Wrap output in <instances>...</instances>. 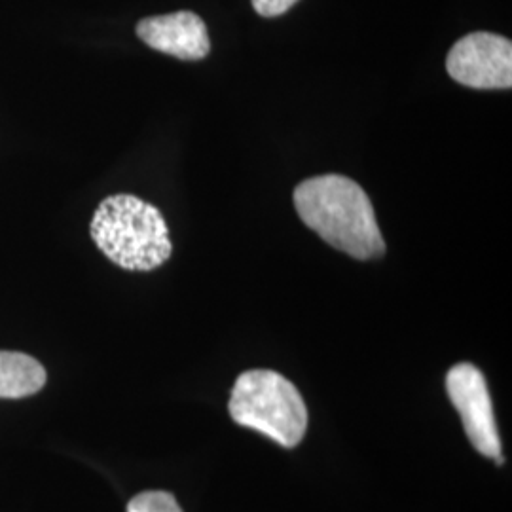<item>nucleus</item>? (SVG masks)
<instances>
[{"label": "nucleus", "mask_w": 512, "mask_h": 512, "mask_svg": "<svg viewBox=\"0 0 512 512\" xmlns=\"http://www.w3.org/2000/svg\"><path fill=\"white\" fill-rule=\"evenodd\" d=\"M294 207L302 222L334 249L357 260L385 255V241L365 190L344 175L298 184Z\"/></svg>", "instance_id": "1"}, {"label": "nucleus", "mask_w": 512, "mask_h": 512, "mask_svg": "<svg viewBox=\"0 0 512 512\" xmlns=\"http://www.w3.org/2000/svg\"><path fill=\"white\" fill-rule=\"evenodd\" d=\"M90 234L99 251L128 272H152L173 253L160 209L131 194L103 200L93 215Z\"/></svg>", "instance_id": "2"}, {"label": "nucleus", "mask_w": 512, "mask_h": 512, "mask_svg": "<svg viewBox=\"0 0 512 512\" xmlns=\"http://www.w3.org/2000/svg\"><path fill=\"white\" fill-rule=\"evenodd\" d=\"M230 416L285 448H294L308 429V408L300 391L274 370H249L239 376L230 397Z\"/></svg>", "instance_id": "3"}, {"label": "nucleus", "mask_w": 512, "mask_h": 512, "mask_svg": "<svg viewBox=\"0 0 512 512\" xmlns=\"http://www.w3.org/2000/svg\"><path fill=\"white\" fill-rule=\"evenodd\" d=\"M446 69L467 88L511 90L512 42L494 33H471L454 44Z\"/></svg>", "instance_id": "4"}, {"label": "nucleus", "mask_w": 512, "mask_h": 512, "mask_svg": "<svg viewBox=\"0 0 512 512\" xmlns=\"http://www.w3.org/2000/svg\"><path fill=\"white\" fill-rule=\"evenodd\" d=\"M446 389L461 416L463 429L471 444L482 456L503 463L494 406L484 374L471 363H461L448 372Z\"/></svg>", "instance_id": "5"}, {"label": "nucleus", "mask_w": 512, "mask_h": 512, "mask_svg": "<svg viewBox=\"0 0 512 512\" xmlns=\"http://www.w3.org/2000/svg\"><path fill=\"white\" fill-rule=\"evenodd\" d=\"M137 37L156 52L198 61L209 54L211 40L203 19L194 12H175L167 16L141 19Z\"/></svg>", "instance_id": "6"}, {"label": "nucleus", "mask_w": 512, "mask_h": 512, "mask_svg": "<svg viewBox=\"0 0 512 512\" xmlns=\"http://www.w3.org/2000/svg\"><path fill=\"white\" fill-rule=\"evenodd\" d=\"M46 368L19 351H0V399H25L46 385Z\"/></svg>", "instance_id": "7"}, {"label": "nucleus", "mask_w": 512, "mask_h": 512, "mask_svg": "<svg viewBox=\"0 0 512 512\" xmlns=\"http://www.w3.org/2000/svg\"><path fill=\"white\" fill-rule=\"evenodd\" d=\"M128 512H183V509L167 492H143L129 501Z\"/></svg>", "instance_id": "8"}, {"label": "nucleus", "mask_w": 512, "mask_h": 512, "mask_svg": "<svg viewBox=\"0 0 512 512\" xmlns=\"http://www.w3.org/2000/svg\"><path fill=\"white\" fill-rule=\"evenodd\" d=\"M296 2L298 0H253V8L262 18H277L289 12Z\"/></svg>", "instance_id": "9"}]
</instances>
